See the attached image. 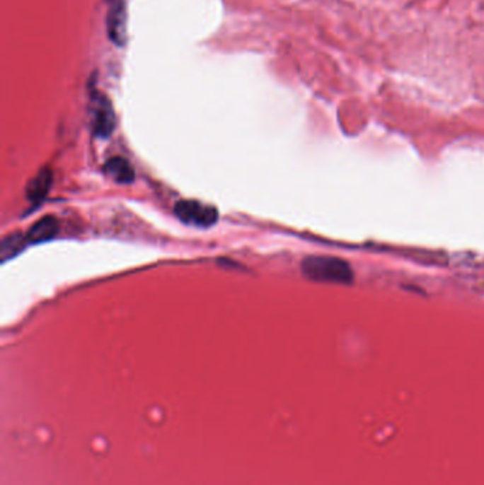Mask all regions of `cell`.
I'll return each instance as SVG.
<instances>
[{"label": "cell", "instance_id": "obj_3", "mask_svg": "<svg viewBox=\"0 0 484 485\" xmlns=\"http://www.w3.org/2000/svg\"><path fill=\"white\" fill-rule=\"evenodd\" d=\"M91 128L100 138H108L115 128V114L110 100L100 93L91 97Z\"/></svg>", "mask_w": 484, "mask_h": 485}, {"label": "cell", "instance_id": "obj_7", "mask_svg": "<svg viewBox=\"0 0 484 485\" xmlns=\"http://www.w3.org/2000/svg\"><path fill=\"white\" fill-rule=\"evenodd\" d=\"M104 172L107 176H110L113 180L118 183H131L135 179V172L129 162L124 158L115 156L107 160L104 165Z\"/></svg>", "mask_w": 484, "mask_h": 485}, {"label": "cell", "instance_id": "obj_8", "mask_svg": "<svg viewBox=\"0 0 484 485\" xmlns=\"http://www.w3.org/2000/svg\"><path fill=\"white\" fill-rule=\"evenodd\" d=\"M26 245H29L28 237L21 234V233H15V234H11V235L5 237L2 240V245H0V255H2V263H6V262L12 260L19 253H22L25 250Z\"/></svg>", "mask_w": 484, "mask_h": 485}, {"label": "cell", "instance_id": "obj_4", "mask_svg": "<svg viewBox=\"0 0 484 485\" xmlns=\"http://www.w3.org/2000/svg\"><path fill=\"white\" fill-rule=\"evenodd\" d=\"M108 5L107 29L110 39L117 45L122 46L127 33V12L124 0H105Z\"/></svg>", "mask_w": 484, "mask_h": 485}, {"label": "cell", "instance_id": "obj_2", "mask_svg": "<svg viewBox=\"0 0 484 485\" xmlns=\"http://www.w3.org/2000/svg\"><path fill=\"white\" fill-rule=\"evenodd\" d=\"M175 214L186 224L209 227L217 221V210L213 206L196 200H180L175 204Z\"/></svg>", "mask_w": 484, "mask_h": 485}, {"label": "cell", "instance_id": "obj_6", "mask_svg": "<svg viewBox=\"0 0 484 485\" xmlns=\"http://www.w3.org/2000/svg\"><path fill=\"white\" fill-rule=\"evenodd\" d=\"M59 233V221L53 216H46L36 221L28 231L26 237L29 245H40V242L54 238Z\"/></svg>", "mask_w": 484, "mask_h": 485}, {"label": "cell", "instance_id": "obj_5", "mask_svg": "<svg viewBox=\"0 0 484 485\" xmlns=\"http://www.w3.org/2000/svg\"><path fill=\"white\" fill-rule=\"evenodd\" d=\"M53 183V172L49 168H43L35 175V177L28 183L26 197L32 203H40L46 199Z\"/></svg>", "mask_w": 484, "mask_h": 485}, {"label": "cell", "instance_id": "obj_1", "mask_svg": "<svg viewBox=\"0 0 484 485\" xmlns=\"http://www.w3.org/2000/svg\"><path fill=\"white\" fill-rule=\"evenodd\" d=\"M303 274L318 283L350 284L354 280V273L350 264L337 257L311 256L304 259L301 264Z\"/></svg>", "mask_w": 484, "mask_h": 485}]
</instances>
